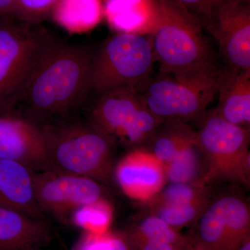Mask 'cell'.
I'll use <instances>...</instances> for the list:
<instances>
[{
	"label": "cell",
	"instance_id": "6da1fadb",
	"mask_svg": "<svg viewBox=\"0 0 250 250\" xmlns=\"http://www.w3.org/2000/svg\"><path fill=\"white\" fill-rule=\"evenodd\" d=\"M94 50L54 38L13 108L41 126L74 116L88 100Z\"/></svg>",
	"mask_w": 250,
	"mask_h": 250
},
{
	"label": "cell",
	"instance_id": "7a4b0ae2",
	"mask_svg": "<svg viewBox=\"0 0 250 250\" xmlns=\"http://www.w3.org/2000/svg\"><path fill=\"white\" fill-rule=\"evenodd\" d=\"M159 9L151 34L159 73L183 78L216 77L222 67L201 23L176 0H158Z\"/></svg>",
	"mask_w": 250,
	"mask_h": 250
},
{
	"label": "cell",
	"instance_id": "3957f363",
	"mask_svg": "<svg viewBox=\"0 0 250 250\" xmlns=\"http://www.w3.org/2000/svg\"><path fill=\"white\" fill-rule=\"evenodd\" d=\"M48 170L106 182L113 170L116 143L87 121L74 116L41 126Z\"/></svg>",
	"mask_w": 250,
	"mask_h": 250
},
{
	"label": "cell",
	"instance_id": "277c9868",
	"mask_svg": "<svg viewBox=\"0 0 250 250\" xmlns=\"http://www.w3.org/2000/svg\"><path fill=\"white\" fill-rule=\"evenodd\" d=\"M154 62L150 36L118 33L108 38L94 50L88 100L116 88L141 90L152 77Z\"/></svg>",
	"mask_w": 250,
	"mask_h": 250
},
{
	"label": "cell",
	"instance_id": "5b68a950",
	"mask_svg": "<svg viewBox=\"0 0 250 250\" xmlns=\"http://www.w3.org/2000/svg\"><path fill=\"white\" fill-rule=\"evenodd\" d=\"M195 122V142L207 160L208 183L249 187L250 129L225 121L215 108Z\"/></svg>",
	"mask_w": 250,
	"mask_h": 250
},
{
	"label": "cell",
	"instance_id": "8992f818",
	"mask_svg": "<svg viewBox=\"0 0 250 250\" xmlns=\"http://www.w3.org/2000/svg\"><path fill=\"white\" fill-rule=\"evenodd\" d=\"M53 39L40 24L0 18V106L13 108Z\"/></svg>",
	"mask_w": 250,
	"mask_h": 250
},
{
	"label": "cell",
	"instance_id": "52a82bcc",
	"mask_svg": "<svg viewBox=\"0 0 250 250\" xmlns=\"http://www.w3.org/2000/svg\"><path fill=\"white\" fill-rule=\"evenodd\" d=\"M86 120L109 136L116 146L146 147L163 123L148 109L139 90L116 88L93 98Z\"/></svg>",
	"mask_w": 250,
	"mask_h": 250
},
{
	"label": "cell",
	"instance_id": "ba28073f",
	"mask_svg": "<svg viewBox=\"0 0 250 250\" xmlns=\"http://www.w3.org/2000/svg\"><path fill=\"white\" fill-rule=\"evenodd\" d=\"M217 77L183 78L159 73L151 77L139 92L156 118L189 123L200 118L214 99Z\"/></svg>",
	"mask_w": 250,
	"mask_h": 250
},
{
	"label": "cell",
	"instance_id": "9c48e42d",
	"mask_svg": "<svg viewBox=\"0 0 250 250\" xmlns=\"http://www.w3.org/2000/svg\"><path fill=\"white\" fill-rule=\"evenodd\" d=\"M194 225L192 241L206 249L236 250L250 236L249 204L236 189L213 191Z\"/></svg>",
	"mask_w": 250,
	"mask_h": 250
},
{
	"label": "cell",
	"instance_id": "30bf717a",
	"mask_svg": "<svg viewBox=\"0 0 250 250\" xmlns=\"http://www.w3.org/2000/svg\"><path fill=\"white\" fill-rule=\"evenodd\" d=\"M33 177L36 200L45 215L62 218L105 200L103 187L95 179L52 170L34 172Z\"/></svg>",
	"mask_w": 250,
	"mask_h": 250
},
{
	"label": "cell",
	"instance_id": "8fae6325",
	"mask_svg": "<svg viewBox=\"0 0 250 250\" xmlns=\"http://www.w3.org/2000/svg\"><path fill=\"white\" fill-rule=\"evenodd\" d=\"M203 28L217 41L224 67L250 70V0L222 5Z\"/></svg>",
	"mask_w": 250,
	"mask_h": 250
},
{
	"label": "cell",
	"instance_id": "7c38bea8",
	"mask_svg": "<svg viewBox=\"0 0 250 250\" xmlns=\"http://www.w3.org/2000/svg\"><path fill=\"white\" fill-rule=\"evenodd\" d=\"M0 159L21 163L34 172L48 170L42 127L9 106H0Z\"/></svg>",
	"mask_w": 250,
	"mask_h": 250
},
{
	"label": "cell",
	"instance_id": "4fadbf2b",
	"mask_svg": "<svg viewBox=\"0 0 250 250\" xmlns=\"http://www.w3.org/2000/svg\"><path fill=\"white\" fill-rule=\"evenodd\" d=\"M113 173L125 195L141 201L150 200L167 184L165 165L145 147L131 149Z\"/></svg>",
	"mask_w": 250,
	"mask_h": 250
},
{
	"label": "cell",
	"instance_id": "5bb4252c",
	"mask_svg": "<svg viewBox=\"0 0 250 250\" xmlns=\"http://www.w3.org/2000/svg\"><path fill=\"white\" fill-rule=\"evenodd\" d=\"M34 171L21 163L0 159V206L39 220L46 215L35 195Z\"/></svg>",
	"mask_w": 250,
	"mask_h": 250
},
{
	"label": "cell",
	"instance_id": "9a60e30c",
	"mask_svg": "<svg viewBox=\"0 0 250 250\" xmlns=\"http://www.w3.org/2000/svg\"><path fill=\"white\" fill-rule=\"evenodd\" d=\"M216 95L218 114L250 130V70L222 67L217 77Z\"/></svg>",
	"mask_w": 250,
	"mask_h": 250
},
{
	"label": "cell",
	"instance_id": "2e32d148",
	"mask_svg": "<svg viewBox=\"0 0 250 250\" xmlns=\"http://www.w3.org/2000/svg\"><path fill=\"white\" fill-rule=\"evenodd\" d=\"M51 241L45 220L0 206V250H42Z\"/></svg>",
	"mask_w": 250,
	"mask_h": 250
},
{
	"label": "cell",
	"instance_id": "e0dca14e",
	"mask_svg": "<svg viewBox=\"0 0 250 250\" xmlns=\"http://www.w3.org/2000/svg\"><path fill=\"white\" fill-rule=\"evenodd\" d=\"M103 15L118 33L151 36L159 15L158 0H103Z\"/></svg>",
	"mask_w": 250,
	"mask_h": 250
},
{
	"label": "cell",
	"instance_id": "ac0fdd59",
	"mask_svg": "<svg viewBox=\"0 0 250 250\" xmlns=\"http://www.w3.org/2000/svg\"><path fill=\"white\" fill-rule=\"evenodd\" d=\"M195 139L196 131L189 123L168 120L158 126L145 148L166 166Z\"/></svg>",
	"mask_w": 250,
	"mask_h": 250
},
{
	"label": "cell",
	"instance_id": "d6986e66",
	"mask_svg": "<svg viewBox=\"0 0 250 250\" xmlns=\"http://www.w3.org/2000/svg\"><path fill=\"white\" fill-rule=\"evenodd\" d=\"M103 17V0H58L52 15L57 24L73 33L93 29Z\"/></svg>",
	"mask_w": 250,
	"mask_h": 250
},
{
	"label": "cell",
	"instance_id": "ffe728a7",
	"mask_svg": "<svg viewBox=\"0 0 250 250\" xmlns=\"http://www.w3.org/2000/svg\"><path fill=\"white\" fill-rule=\"evenodd\" d=\"M165 167L167 184H210L207 160L196 142L184 148Z\"/></svg>",
	"mask_w": 250,
	"mask_h": 250
},
{
	"label": "cell",
	"instance_id": "44dd1931",
	"mask_svg": "<svg viewBox=\"0 0 250 250\" xmlns=\"http://www.w3.org/2000/svg\"><path fill=\"white\" fill-rule=\"evenodd\" d=\"M126 238L168 243L182 248H187L191 242L190 236H183L179 230L151 213L135 224Z\"/></svg>",
	"mask_w": 250,
	"mask_h": 250
},
{
	"label": "cell",
	"instance_id": "7402d4cb",
	"mask_svg": "<svg viewBox=\"0 0 250 250\" xmlns=\"http://www.w3.org/2000/svg\"><path fill=\"white\" fill-rule=\"evenodd\" d=\"M212 184H166L148 200L149 205H179L208 200L213 192Z\"/></svg>",
	"mask_w": 250,
	"mask_h": 250
},
{
	"label": "cell",
	"instance_id": "603a6c76",
	"mask_svg": "<svg viewBox=\"0 0 250 250\" xmlns=\"http://www.w3.org/2000/svg\"><path fill=\"white\" fill-rule=\"evenodd\" d=\"M210 198L188 204H159L149 206L151 208V214L159 217L172 228L179 230L196 223L197 219L208 205Z\"/></svg>",
	"mask_w": 250,
	"mask_h": 250
},
{
	"label": "cell",
	"instance_id": "cb8c5ba5",
	"mask_svg": "<svg viewBox=\"0 0 250 250\" xmlns=\"http://www.w3.org/2000/svg\"><path fill=\"white\" fill-rule=\"evenodd\" d=\"M111 219V208L106 200L83 206L75 210L73 222L88 233L106 232Z\"/></svg>",
	"mask_w": 250,
	"mask_h": 250
},
{
	"label": "cell",
	"instance_id": "d4e9b609",
	"mask_svg": "<svg viewBox=\"0 0 250 250\" xmlns=\"http://www.w3.org/2000/svg\"><path fill=\"white\" fill-rule=\"evenodd\" d=\"M58 0H16L12 18L29 24H40L52 18Z\"/></svg>",
	"mask_w": 250,
	"mask_h": 250
},
{
	"label": "cell",
	"instance_id": "484cf974",
	"mask_svg": "<svg viewBox=\"0 0 250 250\" xmlns=\"http://www.w3.org/2000/svg\"><path fill=\"white\" fill-rule=\"evenodd\" d=\"M80 250H130L125 238L107 232L95 234L88 233L81 245Z\"/></svg>",
	"mask_w": 250,
	"mask_h": 250
},
{
	"label": "cell",
	"instance_id": "4316f807",
	"mask_svg": "<svg viewBox=\"0 0 250 250\" xmlns=\"http://www.w3.org/2000/svg\"><path fill=\"white\" fill-rule=\"evenodd\" d=\"M183 5L201 23L202 27L212 14L222 5L233 0H176Z\"/></svg>",
	"mask_w": 250,
	"mask_h": 250
},
{
	"label": "cell",
	"instance_id": "83f0119b",
	"mask_svg": "<svg viewBox=\"0 0 250 250\" xmlns=\"http://www.w3.org/2000/svg\"><path fill=\"white\" fill-rule=\"evenodd\" d=\"M131 250H185L186 248L168 244V243H160L143 240L131 239L125 237Z\"/></svg>",
	"mask_w": 250,
	"mask_h": 250
},
{
	"label": "cell",
	"instance_id": "f1b7e54d",
	"mask_svg": "<svg viewBox=\"0 0 250 250\" xmlns=\"http://www.w3.org/2000/svg\"><path fill=\"white\" fill-rule=\"evenodd\" d=\"M16 0H0V18H12Z\"/></svg>",
	"mask_w": 250,
	"mask_h": 250
},
{
	"label": "cell",
	"instance_id": "f546056e",
	"mask_svg": "<svg viewBox=\"0 0 250 250\" xmlns=\"http://www.w3.org/2000/svg\"><path fill=\"white\" fill-rule=\"evenodd\" d=\"M191 240V238H190ZM185 250H208L206 249V248H203V247L199 245L198 243H195V242L192 241L191 240V242H190V245L186 248Z\"/></svg>",
	"mask_w": 250,
	"mask_h": 250
},
{
	"label": "cell",
	"instance_id": "4dcf8cb0",
	"mask_svg": "<svg viewBox=\"0 0 250 250\" xmlns=\"http://www.w3.org/2000/svg\"><path fill=\"white\" fill-rule=\"evenodd\" d=\"M236 250H250V236L247 238Z\"/></svg>",
	"mask_w": 250,
	"mask_h": 250
},
{
	"label": "cell",
	"instance_id": "1f68e13d",
	"mask_svg": "<svg viewBox=\"0 0 250 250\" xmlns=\"http://www.w3.org/2000/svg\"><path fill=\"white\" fill-rule=\"evenodd\" d=\"M130 250H131V249H130Z\"/></svg>",
	"mask_w": 250,
	"mask_h": 250
}]
</instances>
